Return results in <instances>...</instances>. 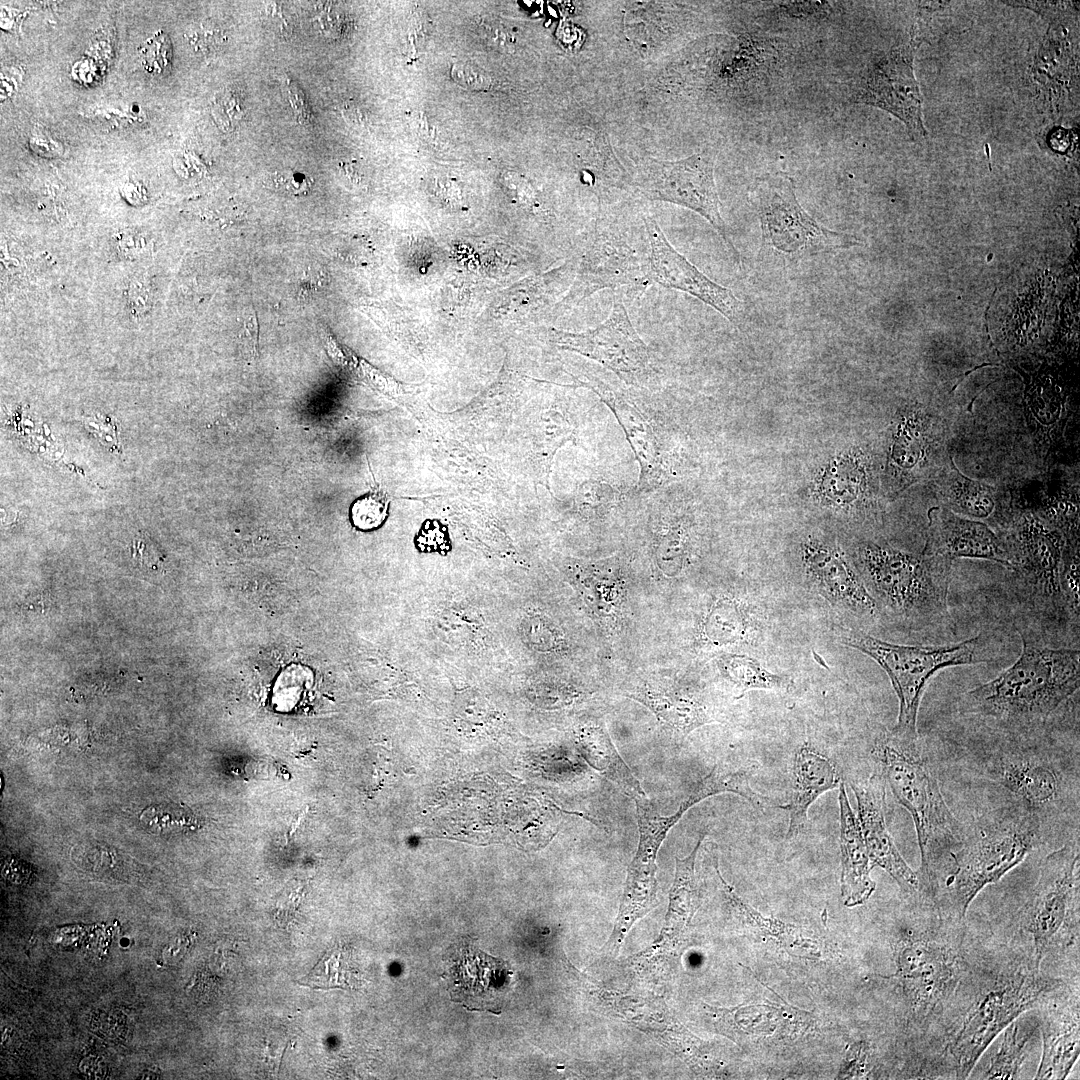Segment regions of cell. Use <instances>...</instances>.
<instances>
[{
	"label": "cell",
	"mask_w": 1080,
	"mask_h": 1080,
	"mask_svg": "<svg viewBox=\"0 0 1080 1080\" xmlns=\"http://www.w3.org/2000/svg\"><path fill=\"white\" fill-rule=\"evenodd\" d=\"M1019 658L989 682L968 691L965 712L1011 729L1043 724L1079 689L1080 651L1049 648L1021 634Z\"/></svg>",
	"instance_id": "cell-1"
},
{
	"label": "cell",
	"mask_w": 1080,
	"mask_h": 1080,
	"mask_svg": "<svg viewBox=\"0 0 1080 1080\" xmlns=\"http://www.w3.org/2000/svg\"><path fill=\"white\" fill-rule=\"evenodd\" d=\"M856 559V569L878 611L884 610L914 631L950 624L952 561L869 541L858 546Z\"/></svg>",
	"instance_id": "cell-2"
},
{
	"label": "cell",
	"mask_w": 1080,
	"mask_h": 1080,
	"mask_svg": "<svg viewBox=\"0 0 1080 1080\" xmlns=\"http://www.w3.org/2000/svg\"><path fill=\"white\" fill-rule=\"evenodd\" d=\"M871 752L878 773L912 817L921 856L920 876L930 883V862L940 851L960 843L962 826L945 802L918 737L884 731L875 739Z\"/></svg>",
	"instance_id": "cell-3"
},
{
	"label": "cell",
	"mask_w": 1080,
	"mask_h": 1080,
	"mask_svg": "<svg viewBox=\"0 0 1080 1080\" xmlns=\"http://www.w3.org/2000/svg\"><path fill=\"white\" fill-rule=\"evenodd\" d=\"M1040 820L1025 806L982 816L950 855L954 869L946 879L948 904L959 918L987 885L1021 863L1039 841Z\"/></svg>",
	"instance_id": "cell-4"
},
{
	"label": "cell",
	"mask_w": 1080,
	"mask_h": 1080,
	"mask_svg": "<svg viewBox=\"0 0 1080 1080\" xmlns=\"http://www.w3.org/2000/svg\"><path fill=\"white\" fill-rule=\"evenodd\" d=\"M842 643L873 659L888 675L899 701L897 722L891 729L916 738L920 701L929 680L941 669L988 662L982 635L943 646H912L880 640L861 631H848Z\"/></svg>",
	"instance_id": "cell-5"
},
{
	"label": "cell",
	"mask_w": 1080,
	"mask_h": 1080,
	"mask_svg": "<svg viewBox=\"0 0 1080 1080\" xmlns=\"http://www.w3.org/2000/svg\"><path fill=\"white\" fill-rule=\"evenodd\" d=\"M749 203L755 211L764 245L790 258L849 248L857 241L822 226L799 203L795 182L785 172L766 173L753 182Z\"/></svg>",
	"instance_id": "cell-6"
},
{
	"label": "cell",
	"mask_w": 1080,
	"mask_h": 1080,
	"mask_svg": "<svg viewBox=\"0 0 1080 1080\" xmlns=\"http://www.w3.org/2000/svg\"><path fill=\"white\" fill-rule=\"evenodd\" d=\"M1000 534L1012 554L1013 571L1028 604L1048 620L1067 616L1060 587L1063 534L1033 509L1019 506Z\"/></svg>",
	"instance_id": "cell-7"
},
{
	"label": "cell",
	"mask_w": 1080,
	"mask_h": 1080,
	"mask_svg": "<svg viewBox=\"0 0 1080 1080\" xmlns=\"http://www.w3.org/2000/svg\"><path fill=\"white\" fill-rule=\"evenodd\" d=\"M1060 985L1057 979L1034 972L1004 978L988 990L949 1044L957 1077L967 1078L993 1039Z\"/></svg>",
	"instance_id": "cell-8"
},
{
	"label": "cell",
	"mask_w": 1080,
	"mask_h": 1080,
	"mask_svg": "<svg viewBox=\"0 0 1080 1080\" xmlns=\"http://www.w3.org/2000/svg\"><path fill=\"white\" fill-rule=\"evenodd\" d=\"M1079 842L1073 840L1044 859L1024 909V927L1032 935L1035 967L1078 923Z\"/></svg>",
	"instance_id": "cell-9"
},
{
	"label": "cell",
	"mask_w": 1080,
	"mask_h": 1080,
	"mask_svg": "<svg viewBox=\"0 0 1080 1080\" xmlns=\"http://www.w3.org/2000/svg\"><path fill=\"white\" fill-rule=\"evenodd\" d=\"M714 168L715 156L709 150L673 161L648 157L637 167L633 185L648 200L673 203L701 215L738 257L720 213Z\"/></svg>",
	"instance_id": "cell-10"
},
{
	"label": "cell",
	"mask_w": 1080,
	"mask_h": 1080,
	"mask_svg": "<svg viewBox=\"0 0 1080 1080\" xmlns=\"http://www.w3.org/2000/svg\"><path fill=\"white\" fill-rule=\"evenodd\" d=\"M951 456L947 425L940 413L919 402L905 405L897 414L888 446V493L930 482Z\"/></svg>",
	"instance_id": "cell-11"
},
{
	"label": "cell",
	"mask_w": 1080,
	"mask_h": 1080,
	"mask_svg": "<svg viewBox=\"0 0 1080 1080\" xmlns=\"http://www.w3.org/2000/svg\"><path fill=\"white\" fill-rule=\"evenodd\" d=\"M634 802L639 842L634 858L627 869L619 911L606 943V947L612 951L619 950L632 926L656 906L658 851L670 829L691 807L698 804V799L693 794H689L678 809L670 815L658 813L647 797L637 798Z\"/></svg>",
	"instance_id": "cell-12"
},
{
	"label": "cell",
	"mask_w": 1080,
	"mask_h": 1080,
	"mask_svg": "<svg viewBox=\"0 0 1080 1080\" xmlns=\"http://www.w3.org/2000/svg\"><path fill=\"white\" fill-rule=\"evenodd\" d=\"M649 270L647 237L632 240L624 233L598 228L583 244L567 302L575 306L603 289L642 293L652 283Z\"/></svg>",
	"instance_id": "cell-13"
},
{
	"label": "cell",
	"mask_w": 1080,
	"mask_h": 1080,
	"mask_svg": "<svg viewBox=\"0 0 1080 1080\" xmlns=\"http://www.w3.org/2000/svg\"><path fill=\"white\" fill-rule=\"evenodd\" d=\"M920 42L914 29L909 43L877 56L865 70L853 97L857 103L883 109L897 117L916 140L927 135L922 120V96L913 72Z\"/></svg>",
	"instance_id": "cell-14"
},
{
	"label": "cell",
	"mask_w": 1080,
	"mask_h": 1080,
	"mask_svg": "<svg viewBox=\"0 0 1080 1080\" xmlns=\"http://www.w3.org/2000/svg\"><path fill=\"white\" fill-rule=\"evenodd\" d=\"M614 297L609 317L593 329L559 333V341L613 371L633 387H643L655 374L648 347L635 330L624 302Z\"/></svg>",
	"instance_id": "cell-15"
},
{
	"label": "cell",
	"mask_w": 1080,
	"mask_h": 1080,
	"mask_svg": "<svg viewBox=\"0 0 1080 1080\" xmlns=\"http://www.w3.org/2000/svg\"><path fill=\"white\" fill-rule=\"evenodd\" d=\"M581 386L591 389L614 413L640 466L638 487L651 489L667 476L664 441L656 420L630 390L614 388L589 373Z\"/></svg>",
	"instance_id": "cell-16"
},
{
	"label": "cell",
	"mask_w": 1080,
	"mask_h": 1080,
	"mask_svg": "<svg viewBox=\"0 0 1080 1080\" xmlns=\"http://www.w3.org/2000/svg\"><path fill=\"white\" fill-rule=\"evenodd\" d=\"M643 224L649 242L651 282L692 295L740 326L744 307L733 292L712 281L679 253L650 215H643Z\"/></svg>",
	"instance_id": "cell-17"
},
{
	"label": "cell",
	"mask_w": 1080,
	"mask_h": 1080,
	"mask_svg": "<svg viewBox=\"0 0 1080 1080\" xmlns=\"http://www.w3.org/2000/svg\"><path fill=\"white\" fill-rule=\"evenodd\" d=\"M801 557L807 581L831 606L861 619H873L878 607L857 569L834 544L808 539Z\"/></svg>",
	"instance_id": "cell-18"
},
{
	"label": "cell",
	"mask_w": 1080,
	"mask_h": 1080,
	"mask_svg": "<svg viewBox=\"0 0 1080 1080\" xmlns=\"http://www.w3.org/2000/svg\"><path fill=\"white\" fill-rule=\"evenodd\" d=\"M446 959V981L451 1000L469 1011L500 1013L501 996L512 971L502 959L461 942L451 948Z\"/></svg>",
	"instance_id": "cell-19"
},
{
	"label": "cell",
	"mask_w": 1080,
	"mask_h": 1080,
	"mask_svg": "<svg viewBox=\"0 0 1080 1080\" xmlns=\"http://www.w3.org/2000/svg\"><path fill=\"white\" fill-rule=\"evenodd\" d=\"M922 553L950 561L983 559L1014 568V559L1002 534L983 522L965 518L939 505L928 511L927 537Z\"/></svg>",
	"instance_id": "cell-20"
},
{
	"label": "cell",
	"mask_w": 1080,
	"mask_h": 1080,
	"mask_svg": "<svg viewBox=\"0 0 1080 1080\" xmlns=\"http://www.w3.org/2000/svg\"><path fill=\"white\" fill-rule=\"evenodd\" d=\"M886 784L877 772L869 778L851 782L858 806V821L873 866L884 869L902 892L915 893L920 878L900 854L885 819Z\"/></svg>",
	"instance_id": "cell-21"
},
{
	"label": "cell",
	"mask_w": 1080,
	"mask_h": 1080,
	"mask_svg": "<svg viewBox=\"0 0 1080 1080\" xmlns=\"http://www.w3.org/2000/svg\"><path fill=\"white\" fill-rule=\"evenodd\" d=\"M942 506L960 516L983 522L998 533L1009 525L1016 505L1004 487L972 479L963 474L951 456L930 481Z\"/></svg>",
	"instance_id": "cell-22"
},
{
	"label": "cell",
	"mask_w": 1080,
	"mask_h": 1080,
	"mask_svg": "<svg viewBox=\"0 0 1080 1080\" xmlns=\"http://www.w3.org/2000/svg\"><path fill=\"white\" fill-rule=\"evenodd\" d=\"M719 1031L737 1043H754L768 1038L794 1039L814 1025L811 1013L787 1003L754 1004L733 1008L705 1005Z\"/></svg>",
	"instance_id": "cell-23"
},
{
	"label": "cell",
	"mask_w": 1080,
	"mask_h": 1080,
	"mask_svg": "<svg viewBox=\"0 0 1080 1080\" xmlns=\"http://www.w3.org/2000/svg\"><path fill=\"white\" fill-rule=\"evenodd\" d=\"M994 768L996 780L1037 815L1056 806L1064 794L1062 773L1042 755L1009 753L1000 757Z\"/></svg>",
	"instance_id": "cell-24"
},
{
	"label": "cell",
	"mask_w": 1080,
	"mask_h": 1080,
	"mask_svg": "<svg viewBox=\"0 0 1080 1080\" xmlns=\"http://www.w3.org/2000/svg\"><path fill=\"white\" fill-rule=\"evenodd\" d=\"M897 977L910 999L922 1008L933 1007L947 993L954 981V969L948 951L929 940H909L897 953Z\"/></svg>",
	"instance_id": "cell-25"
},
{
	"label": "cell",
	"mask_w": 1080,
	"mask_h": 1080,
	"mask_svg": "<svg viewBox=\"0 0 1080 1080\" xmlns=\"http://www.w3.org/2000/svg\"><path fill=\"white\" fill-rule=\"evenodd\" d=\"M833 761L809 743L795 753L792 768V793L786 805L779 808L789 812L786 839L802 834L808 825V810L825 792L841 783Z\"/></svg>",
	"instance_id": "cell-26"
},
{
	"label": "cell",
	"mask_w": 1080,
	"mask_h": 1080,
	"mask_svg": "<svg viewBox=\"0 0 1080 1080\" xmlns=\"http://www.w3.org/2000/svg\"><path fill=\"white\" fill-rule=\"evenodd\" d=\"M838 788L841 897L845 906L854 907L865 903L876 888L870 877L874 866L870 861L858 818L849 803L845 783L842 781Z\"/></svg>",
	"instance_id": "cell-27"
},
{
	"label": "cell",
	"mask_w": 1080,
	"mask_h": 1080,
	"mask_svg": "<svg viewBox=\"0 0 1080 1080\" xmlns=\"http://www.w3.org/2000/svg\"><path fill=\"white\" fill-rule=\"evenodd\" d=\"M1038 1029L1042 1034L1043 1050L1035 1078L1065 1079L1079 1056L1078 1004L1066 1012L1045 1016Z\"/></svg>",
	"instance_id": "cell-28"
},
{
	"label": "cell",
	"mask_w": 1080,
	"mask_h": 1080,
	"mask_svg": "<svg viewBox=\"0 0 1080 1080\" xmlns=\"http://www.w3.org/2000/svg\"><path fill=\"white\" fill-rule=\"evenodd\" d=\"M576 742L585 761L635 800L646 797L640 782L624 762L603 722L586 721L576 730Z\"/></svg>",
	"instance_id": "cell-29"
},
{
	"label": "cell",
	"mask_w": 1080,
	"mask_h": 1080,
	"mask_svg": "<svg viewBox=\"0 0 1080 1080\" xmlns=\"http://www.w3.org/2000/svg\"><path fill=\"white\" fill-rule=\"evenodd\" d=\"M628 697L647 706L682 738L716 721L703 697L689 690L662 691L646 687L630 693Z\"/></svg>",
	"instance_id": "cell-30"
},
{
	"label": "cell",
	"mask_w": 1080,
	"mask_h": 1080,
	"mask_svg": "<svg viewBox=\"0 0 1080 1080\" xmlns=\"http://www.w3.org/2000/svg\"><path fill=\"white\" fill-rule=\"evenodd\" d=\"M704 839L705 833H702L695 847L686 857H676L675 876L669 892L665 925L654 948L673 945L690 924L701 905L702 895L695 873V862Z\"/></svg>",
	"instance_id": "cell-31"
},
{
	"label": "cell",
	"mask_w": 1080,
	"mask_h": 1080,
	"mask_svg": "<svg viewBox=\"0 0 1080 1080\" xmlns=\"http://www.w3.org/2000/svg\"><path fill=\"white\" fill-rule=\"evenodd\" d=\"M757 612L745 601L724 597L709 609L703 622L705 639L715 646L754 640L760 631Z\"/></svg>",
	"instance_id": "cell-32"
},
{
	"label": "cell",
	"mask_w": 1080,
	"mask_h": 1080,
	"mask_svg": "<svg viewBox=\"0 0 1080 1080\" xmlns=\"http://www.w3.org/2000/svg\"><path fill=\"white\" fill-rule=\"evenodd\" d=\"M716 871L725 895L733 908L746 922L752 923V926L757 931L769 937L770 940L776 941L779 946L785 947L789 953L794 955L809 958L820 956L821 948L816 939L804 936L801 928L795 925L783 923L774 917L766 918L761 915L744 902L733 887L723 879L717 865Z\"/></svg>",
	"instance_id": "cell-33"
},
{
	"label": "cell",
	"mask_w": 1080,
	"mask_h": 1080,
	"mask_svg": "<svg viewBox=\"0 0 1080 1080\" xmlns=\"http://www.w3.org/2000/svg\"><path fill=\"white\" fill-rule=\"evenodd\" d=\"M1058 529L1067 543L1079 542V484L1064 480L1040 492L1035 505L1028 506Z\"/></svg>",
	"instance_id": "cell-34"
},
{
	"label": "cell",
	"mask_w": 1080,
	"mask_h": 1080,
	"mask_svg": "<svg viewBox=\"0 0 1080 1080\" xmlns=\"http://www.w3.org/2000/svg\"><path fill=\"white\" fill-rule=\"evenodd\" d=\"M1039 1023L1032 1018L1020 1016L1010 1023L1002 1042L983 1073L985 1079H1015L1027 1054V1048Z\"/></svg>",
	"instance_id": "cell-35"
},
{
	"label": "cell",
	"mask_w": 1080,
	"mask_h": 1080,
	"mask_svg": "<svg viewBox=\"0 0 1080 1080\" xmlns=\"http://www.w3.org/2000/svg\"><path fill=\"white\" fill-rule=\"evenodd\" d=\"M719 668L739 692L737 698L751 690L786 692L793 685L789 676L769 671L757 659L748 655H724L719 660Z\"/></svg>",
	"instance_id": "cell-36"
},
{
	"label": "cell",
	"mask_w": 1080,
	"mask_h": 1080,
	"mask_svg": "<svg viewBox=\"0 0 1080 1080\" xmlns=\"http://www.w3.org/2000/svg\"><path fill=\"white\" fill-rule=\"evenodd\" d=\"M1079 542L1067 543L1060 573V587L1067 616L1079 623L1080 558Z\"/></svg>",
	"instance_id": "cell-37"
},
{
	"label": "cell",
	"mask_w": 1080,
	"mask_h": 1080,
	"mask_svg": "<svg viewBox=\"0 0 1080 1080\" xmlns=\"http://www.w3.org/2000/svg\"><path fill=\"white\" fill-rule=\"evenodd\" d=\"M349 957L343 949L331 950L315 967L306 981L319 987L351 986Z\"/></svg>",
	"instance_id": "cell-38"
},
{
	"label": "cell",
	"mask_w": 1080,
	"mask_h": 1080,
	"mask_svg": "<svg viewBox=\"0 0 1080 1080\" xmlns=\"http://www.w3.org/2000/svg\"><path fill=\"white\" fill-rule=\"evenodd\" d=\"M389 501L378 491H371L356 499L350 509L353 525L363 531L379 528L388 515Z\"/></svg>",
	"instance_id": "cell-39"
},
{
	"label": "cell",
	"mask_w": 1080,
	"mask_h": 1080,
	"mask_svg": "<svg viewBox=\"0 0 1080 1080\" xmlns=\"http://www.w3.org/2000/svg\"><path fill=\"white\" fill-rule=\"evenodd\" d=\"M141 819L155 830H185L195 826L194 816L179 806H155L147 808Z\"/></svg>",
	"instance_id": "cell-40"
},
{
	"label": "cell",
	"mask_w": 1080,
	"mask_h": 1080,
	"mask_svg": "<svg viewBox=\"0 0 1080 1080\" xmlns=\"http://www.w3.org/2000/svg\"><path fill=\"white\" fill-rule=\"evenodd\" d=\"M172 49L165 34H157L149 39L142 49V62L145 69L154 74H163L171 64Z\"/></svg>",
	"instance_id": "cell-41"
},
{
	"label": "cell",
	"mask_w": 1080,
	"mask_h": 1080,
	"mask_svg": "<svg viewBox=\"0 0 1080 1080\" xmlns=\"http://www.w3.org/2000/svg\"><path fill=\"white\" fill-rule=\"evenodd\" d=\"M416 546L423 552L447 551L450 541L445 526L436 520H427L417 534Z\"/></svg>",
	"instance_id": "cell-42"
},
{
	"label": "cell",
	"mask_w": 1080,
	"mask_h": 1080,
	"mask_svg": "<svg viewBox=\"0 0 1080 1080\" xmlns=\"http://www.w3.org/2000/svg\"><path fill=\"white\" fill-rule=\"evenodd\" d=\"M868 1057L869 1048L867 1043H854L843 1061L837 1078L850 1079L865 1076Z\"/></svg>",
	"instance_id": "cell-43"
},
{
	"label": "cell",
	"mask_w": 1080,
	"mask_h": 1080,
	"mask_svg": "<svg viewBox=\"0 0 1080 1080\" xmlns=\"http://www.w3.org/2000/svg\"><path fill=\"white\" fill-rule=\"evenodd\" d=\"M451 77L460 86L477 91H485L491 86V78L483 71L462 63L451 67Z\"/></svg>",
	"instance_id": "cell-44"
},
{
	"label": "cell",
	"mask_w": 1080,
	"mask_h": 1080,
	"mask_svg": "<svg viewBox=\"0 0 1080 1080\" xmlns=\"http://www.w3.org/2000/svg\"><path fill=\"white\" fill-rule=\"evenodd\" d=\"M581 496L583 510L587 511L600 508L603 503L609 502L613 495L609 485L595 480H588L583 482Z\"/></svg>",
	"instance_id": "cell-45"
},
{
	"label": "cell",
	"mask_w": 1080,
	"mask_h": 1080,
	"mask_svg": "<svg viewBox=\"0 0 1080 1080\" xmlns=\"http://www.w3.org/2000/svg\"><path fill=\"white\" fill-rule=\"evenodd\" d=\"M1007 5L1014 7H1024L1041 14L1048 20H1058L1068 7H1071L1074 3L1071 2H1034V1H1005Z\"/></svg>",
	"instance_id": "cell-46"
},
{
	"label": "cell",
	"mask_w": 1080,
	"mask_h": 1080,
	"mask_svg": "<svg viewBox=\"0 0 1080 1080\" xmlns=\"http://www.w3.org/2000/svg\"><path fill=\"white\" fill-rule=\"evenodd\" d=\"M278 186L293 195H304L310 190L313 180L301 171L288 170L278 174L276 178Z\"/></svg>",
	"instance_id": "cell-47"
},
{
	"label": "cell",
	"mask_w": 1080,
	"mask_h": 1080,
	"mask_svg": "<svg viewBox=\"0 0 1080 1080\" xmlns=\"http://www.w3.org/2000/svg\"><path fill=\"white\" fill-rule=\"evenodd\" d=\"M290 97L297 100V102L292 101V104L294 105L296 114L299 115L298 117H300L301 120H308L309 112L306 108L305 101L302 98V94H300L299 91H296L294 86H291Z\"/></svg>",
	"instance_id": "cell-48"
}]
</instances>
